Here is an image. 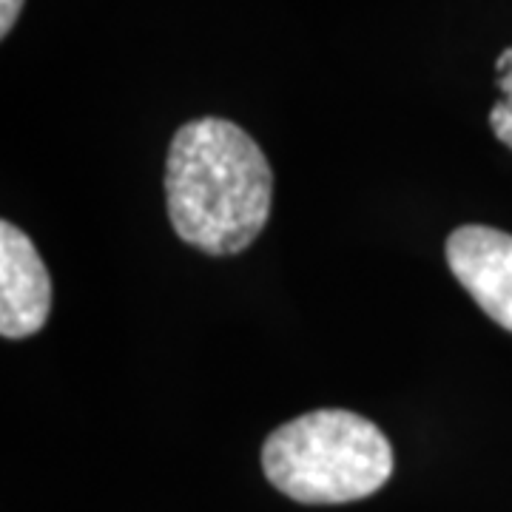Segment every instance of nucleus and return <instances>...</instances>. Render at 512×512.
Listing matches in <instances>:
<instances>
[{"instance_id":"nucleus-4","label":"nucleus","mask_w":512,"mask_h":512,"mask_svg":"<svg viewBox=\"0 0 512 512\" xmlns=\"http://www.w3.org/2000/svg\"><path fill=\"white\" fill-rule=\"evenodd\" d=\"M52 276L35 242L9 220L0 222V333L26 339L49 322Z\"/></svg>"},{"instance_id":"nucleus-6","label":"nucleus","mask_w":512,"mask_h":512,"mask_svg":"<svg viewBox=\"0 0 512 512\" xmlns=\"http://www.w3.org/2000/svg\"><path fill=\"white\" fill-rule=\"evenodd\" d=\"M20 9H23V0H0V37H6L12 32Z\"/></svg>"},{"instance_id":"nucleus-3","label":"nucleus","mask_w":512,"mask_h":512,"mask_svg":"<svg viewBox=\"0 0 512 512\" xmlns=\"http://www.w3.org/2000/svg\"><path fill=\"white\" fill-rule=\"evenodd\" d=\"M444 254L478 308L512 333V234L490 225H461L447 237Z\"/></svg>"},{"instance_id":"nucleus-1","label":"nucleus","mask_w":512,"mask_h":512,"mask_svg":"<svg viewBox=\"0 0 512 512\" xmlns=\"http://www.w3.org/2000/svg\"><path fill=\"white\" fill-rule=\"evenodd\" d=\"M165 200L174 234L191 248L242 254L268 225L274 171L248 131L222 117H200L171 137Z\"/></svg>"},{"instance_id":"nucleus-5","label":"nucleus","mask_w":512,"mask_h":512,"mask_svg":"<svg viewBox=\"0 0 512 512\" xmlns=\"http://www.w3.org/2000/svg\"><path fill=\"white\" fill-rule=\"evenodd\" d=\"M498 69V89H501V100L495 103L490 111V128L495 131V137L512 148V46L498 57L495 63Z\"/></svg>"},{"instance_id":"nucleus-2","label":"nucleus","mask_w":512,"mask_h":512,"mask_svg":"<svg viewBox=\"0 0 512 512\" xmlns=\"http://www.w3.org/2000/svg\"><path fill=\"white\" fill-rule=\"evenodd\" d=\"M262 470L299 504H350L379 493L393 476V447L353 410H311L276 427Z\"/></svg>"}]
</instances>
